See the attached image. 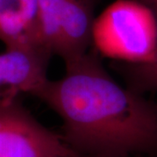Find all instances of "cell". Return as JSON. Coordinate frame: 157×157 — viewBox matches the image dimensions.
I'll list each match as a JSON object with an SVG mask.
<instances>
[{
	"label": "cell",
	"mask_w": 157,
	"mask_h": 157,
	"mask_svg": "<svg viewBox=\"0 0 157 157\" xmlns=\"http://www.w3.org/2000/svg\"><path fill=\"white\" fill-rule=\"evenodd\" d=\"M50 52L39 47L6 49L0 53V103L34 94L47 78Z\"/></svg>",
	"instance_id": "obj_4"
},
{
	"label": "cell",
	"mask_w": 157,
	"mask_h": 157,
	"mask_svg": "<svg viewBox=\"0 0 157 157\" xmlns=\"http://www.w3.org/2000/svg\"><path fill=\"white\" fill-rule=\"evenodd\" d=\"M0 157H79L18 101L0 103Z\"/></svg>",
	"instance_id": "obj_3"
},
{
	"label": "cell",
	"mask_w": 157,
	"mask_h": 157,
	"mask_svg": "<svg viewBox=\"0 0 157 157\" xmlns=\"http://www.w3.org/2000/svg\"><path fill=\"white\" fill-rule=\"evenodd\" d=\"M116 67L124 76L129 88L140 94L147 92H157V48L147 61L120 62Z\"/></svg>",
	"instance_id": "obj_7"
},
{
	"label": "cell",
	"mask_w": 157,
	"mask_h": 157,
	"mask_svg": "<svg viewBox=\"0 0 157 157\" xmlns=\"http://www.w3.org/2000/svg\"><path fill=\"white\" fill-rule=\"evenodd\" d=\"M67 0H38L39 45L52 55H56L60 26Z\"/></svg>",
	"instance_id": "obj_6"
},
{
	"label": "cell",
	"mask_w": 157,
	"mask_h": 157,
	"mask_svg": "<svg viewBox=\"0 0 157 157\" xmlns=\"http://www.w3.org/2000/svg\"><path fill=\"white\" fill-rule=\"evenodd\" d=\"M34 95L61 119L62 138L79 157H130L157 150V107L120 85L97 52L65 64Z\"/></svg>",
	"instance_id": "obj_1"
},
{
	"label": "cell",
	"mask_w": 157,
	"mask_h": 157,
	"mask_svg": "<svg viewBox=\"0 0 157 157\" xmlns=\"http://www.w3.org/2000/svg\"><path fill=\"white\" fill-rule=\"evenodd\" d=\"M93 45L116 61H147L157 48L156 17L137 0H115L94 18Z\"/></svg>",
	"instance_id": "obj_2"
},
{
	"label": "cell",
	"mask_w": 157,
	"mask_h": 157,
	"mask_svg": "<svg viewBox=\"0 0 157 157\" xmlns=\"http://www.w3.org/2000/svg\"><path fill=\"white\" fill-rule=\"evenodd\" d=\"M137 1H139L143 5H145L147 7H148L154 13V15L155 16L157 20V0H137Z\"/></svg>",
	"instance_id": "obj_8"
},
{
	"label": "cell",
	"mask_w": 157,
	"mask_h": 157,
	"mask_svg": "<svg viewBox=\"0 0 157 157\" xmlns=\"http://www.w3.org/2000/svg\"><path fill=\"white\" fill-rule=\"evenodd\" d=\"M38 10V0H0V41L6 49L41 48Z\"/></svg>",
	"instance_id": "obj_5"
}]
</instances>
